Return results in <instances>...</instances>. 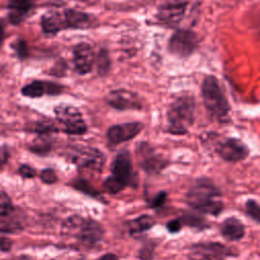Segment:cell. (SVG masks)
Segmentation results:
<instances>
[{
	"mask_svg": "<svg viewBox=\"0 0 260 260\" xmlns=\"http://www.w3.org/2000/svg\"><path fill=\"white\" fill-rule=\"evenodd\" d=\"M247 215L257 223H260V204L255 199H248L245 203Z\"/></svg>",
	"mask_w": 260,
	"mask_h": 260,
	"instance_id": "cell-27",
	"label": "cell"
},
{
	"mask_svg": "<svg viewBox=\"0 0 260 260\" xmlns=\"http://www.w3.org/2000/svg\"><path fill=\"white\" fill-rule=\"evenodd\" d=\"M13 210H14V206L12 204L11 198L6 192L1 191L0 192V217L11 215Z\"/></svg>",
	"mask_w": 260,
	"mask_h": 260,
	"instance_id": "cell-24",
	"label": "cell"
},
{
	"mask_svg": "<svg viewBox=\"0 0 260 260\" xmlns=\"http://www.w3.org/2000/svg\"><path fill=\"white\" fill-rule=\"evenodd\" d=\"M204 106L209 115L218 121H224L231 110L229 101L215 76H206L201 85Z\"/></svg>",
	"mask_w": 260,
	"mask_h": 260,
	"instance_id": "cell-4",
	"label": "cell"
},
{
	"mask_svg": "<svg viewBox=\"0 0 260 260\" xmlns=\"http://www.w3.org/2000/svg\"><path fill=\"white\" fill-rule=\"evenodd\" d=\"M64 16L68 28L84 29L88 27L91 22L89 15L74 9H66L64 11Z\"/></svg>",
	"mask_w": 260,
	"mask_h": 260,
	"instance_id": "cell-20",
	"label": "cell"
},
{
	"mask_svg": "<svg viewBox=\"0 0 260 260\" xmlns=\"http://www.w3.org/2000/svg\"><path fill=\"white\" fill-rule=\"evenodd\" d=\"M9 216L0 217V233L11 234V233H16L21 230L20 223L15 219L8 218Z\"/></svg>",
	"mask_w": 260,
	"mask_h": 260,
	"instance_id": "cell-26",
	"label": "cell"
},
{
	"mask_svg": "<svg viewBox=\"0 0 260 260\" xmlns=\"http://www.w3.org/2000/svg\"><path fill=\"white\" fill-rule=\"evenodd\" d=\"M219 231L221 236L224 239L234 242V241H239L244 237L245 225L239 218L235 216H230V217H226L220 223Z\"/></svg>",
	"mask_w": 260,
	"mask_h": 260,
	"instance_id": "cell-19",
	"label": "cell"
},
{
	"mask_svg": "<svg viewBox=\"0 0 260 260\" xmlns=\"http://www.w3.org/2000/svg\"><path fill=\"white\" fill-rule=\"evenodd\" d=\"M18 174L22 177V178H26V179H31L35 178L37 176V172L34 168H31L28 165H21L18 168Z\"/></svg>",
	"mask_w": 260,
	"mask_h": 260,
	"instance_id": "cell-34",
	"label": "cell"
},
{
	"mask_svg": "<svg viewBox=\"0 0 260 260\" xmlns=\"http://www.w3.org/2000/svg\"><path fill=\"white\" fill-rule=\"evenodd\" d=\"M63 234L73 235L84 248H91L104 237L103 225L94 219L73 215L63 223Z\"/></svg>",
	"mask_w": 260,
	"mask_h": 260,
	"instance_id": "cell-3",
	"label": "cell"
},
{
	"mask_svg": "<svg viewBox=\"0 0 260 260\" xmlns=\"http://www.w3.org/2000/svg\"><path fill=\"white\" fill-rule=\"evenodd\" d=\"M39 0H8V19L12 24L22 22L34 9Z\"/></svg>",
	"mask_w": 260,
	"mask_h": 260,
	"instance_id": "cell-17",
	"label": "cell"
},
{
	"mask_svg": "<svg viewBox=\"0 0 260 260\" xmlns=\"http://www.w3.org/2000/svg\"><path fill=\"white\" fill-rule=\"evenodd\" d=\"M182 229V219H173L167 223V230L170 233H178Z\"/></svg>",
	"mask_w": 260,
	"mask_h": 260,
	"instance_id": "cell-35",
	"label": "cell"
},
{
	"mask_svg": "<svg viewBox=\"0 0 260 260\" xmlns=\"http://www.w3.org/2000/svg\"><path fill=\"white\" fill-rule=\"evenodd\" d=\"M72 186L75 189H77L83 193H86L88 195H91V196H96L99 194V192L95 191L91 185H89L86 181L81 180V179L74 180V182L72 183Z\"/></svg>",
	"mask_w": 260,
	"mask_h": 260,
	"instance_id": "cell-29",
	"label": "cell"
},
{
	"mask_svg": "<svg viewBox=\"0 0 260 260\" xmlns=\"http://www.w3.org/2000/svg\"><path fill=\"white\" fill-rule=\"evenodd\" d=\"M96 66H98V72L100 75L105 76L109 72L111 62H110V57L109 53L107 50H101L96 59Z\"/></svg>",
	"mask_w": 260,
	"mask_h": 260,
	"instance_id": "cell-23",
	"label": "cell"
},
{
	"mask_svg": "<svg viewBox=\"0 0 260 260\" xmlns=\"http://www.w3.org/2000/svg\"><path fill=\"white\" fill-rule=\"evenodd\" d=\"M95 60L94 51L87 43H79L73 49V64L78 74L84 75L92 70Z\"/></svg>",
	"mask_w": 260,
	"mask_h": 260,
	"instance_id": "cell-13",
	"label": "cell"
},
{
	"mask_svg": "<svg viewBox=\"0 0 260 260\" xmlns=\"http://www.w3.org/2000/svg\"><path fill=\"white\" fill-rule=\"evenodd\" d=\"M5 260H31V258L29 256L20 255V256H15V257H12L10 259H5Z\"/></svg>",
	"mask_w": 260,
	"mask_h": 260,
	"instance_id": "cell-40",
	"label": "cell"
},
{
	"mask_svg": "<svg viewBox=\"0 0 260 260\" xmlns=\"http://www.w3.org/2000/svg\"><path fill=\"white\" fill-rule=\"evenodd\" d=\"M57 120L63 125V131L69 135H81L87 127L80 111L71 105H59L54 110Z\"/></svg>",
	"mask_w": 260,
	"mask_h": 260,
	"instance_id": "cell-5",
	"label": "cell"
},
{
	"mask_svg": "<svg viewBox=\"0 0 260 260\" xmlns=\"http://www.w3.org/2000/svg\"><path fill=\"white\" fill-rule=\"evenodd\" d=\"M104 187L108 192H110L112 194H117V193L121 192L126 186L122 182H120L119 180L114 178L113 176H110L105 180Z\"/></svg>",
	"mask_w": 260,
	"mask_h": 260,
	"instance_id": "cell-28",
	"label": "cell"
},
{
	"mask_svg": "<svg viewBox=\"0 0 260 260\" xmlns=\"http://www.w3.org/2000/svg\"><path fill=\"white\" fill-rule=\"evenodd\" d=\"M50 260H56V259H50Z\"/></svg>",
	"mask_w": 260,
	"mask_h": 260,
	"instance_id": "cell-41",
	"label": "cell"
},
{
	"mask_svg": "<svg viewBox=\"0 0 260 260\" xmlns=\"http://www.w3.org/2000/svg\"><path fill=\"white\" fill-rule=\"evenodd\" d=\"M195 102L192 95L183 94L178 96L170 106L168 118V131L175 135L187 133L194 122Z\"/></svg>",
	"mask_w": 260,
	"mask_h": 260,
	"instance_id": "cell-2",
	"label": "cell"
},
{
	"mask_svg": "<svg viewBox=\"0 0 260 260\" xmlns=\"http://www.w3.org/2000/svg\"><path fill=\"white\" fill-rule=\"evenodd\" d=\"M62 85L42 80H34L21 88V94L27 98H41L44 94L56 95L62 92Z\"/></svg>",
	"mask_w": 260,
	"mask_h": 260,
	"instance_id": "cell-16",
	"label": "cell"
},
{
	"mask_svg": "<svg viewBox=\"0 0 260 260\" xmlns=\"http://www.w3.org/2000/svg\"><path fill=\"white\" fill-rule=\"evenodd\" d=\"M231 256L232 250L218 242H200L188 248L190 260H226Z\"/></svg>",
	"mask_w": 260,
	"mask_h": 260,
	"instance_id": "cell-6",
	"label": "cell"
},
{
	"mask_svg": "<svg viewBox=\"0 0 260 260\" xmlns=\"http://www.w3.org/2000/svg\"><path fill=\"white\" fill-rule=\"evenodd\" d=\"M106 102L109 106L119 111L138 110L141 108V103L136 93L124 88L110 91L106 96Z\"/></svg>",
	"mask_w": 260,
	"mask_h": 260,
	"instance_id": "cell-12",
	"label": "cell"
},
{
	"mask_svg": "<svg viewBox=\"0 0 260 260\" xmlns=\"http://www.w3.org/2000/svg\"><path fill=\"white\" fill-rule=\"evenodd\" d=\"M153 249L154 245L152 243H146L138 253V257L141 260H151L152 259V254H153Z\"/></svg>",
	"mask_w": 260,
	"mask_h": 260,
	"instance_id": "cell-31",
	"label": "cell"
},
{
	"mask_svg": "<svg viewBox=\"0 0 260 260\" xmlns=\"http://www.w3.org/2000/svg\"><path fill=\"white\" fill-rule=\"evenodd\" d=\"M136 152L140 167L148 174L159 173L168 165L167 159H165L146 142L139 143Z\"/></svg>",
	"mask_w": 260,
	"mask_h": 260,
	"instance_id": "cell-10",
	"label": "cell"
},
{
	"mask_svg": "<svg viewBox=\"0 0 260 260\" xmlns=\"http://www.w3.org/2000/svg\"><path fill=\"white\" fill-rule=\"evenodd\" d=\"M112 176L122 182L125 186L133 183V170L131 155L128 150H121L114 158L112 164Z\"/></svg>",
	"mask_w": 260,
	"mask_h": 260,
	"instance_id": "cell-14",
	"label": "cell"
},
{
	"mask_svg": "<svg viewBox=\"0 0 260 260\" xmlns=\"http://www.w3.org/2000/svg\"><path fill=\"white\" fill-rule=\"evenodd\" d=\"M167 193L165 191H160L158 192L152 199L151 201H149V206L152 207V208H158V207H161L166 201H167Z\"/></svg>",
	"mask_w": 260,
	"mask_h": 260,
	"instance_id": "cell-33",
	"label": "cell"
},
{
	"mask_svg": "<svg viewBox=\"0 0 260 260\" xmlns=\"http://www.w3.org/2000/svg\"><path fill=\"white\" fill-rule=\"evenodd\" d=\"M71 160L80 169H90L100 172L105 164V155L98 148L75 146L71 149Z\"/></svg>",
	"mask_w": 260,
	"mask_h": 260,
	"instance_id": "cell-8",
	"label": "cell"
},
{
	"mask_svg": "<svg viewBox=\"0 0 260 260\" xmlns=\"http://www.w3.org/2000/svg\"><path fill=\"white\" fill-rule=\"evenodd\" d=\"M4 27H5V24H4L3 20L0 19V46H1L2 42H3V40H4V34H5Z\"/></svg>",
	"mask_w": 260,
	"mask_h": 260,
	"instance_id": "cell-39",
	"label": "cell"
},
{
	"mask_svg": "<svg viewBox=\"0 0 260 260\" xmlns=\"http://www.w3.org/2000/svg\"><path fill=\"white\" fill-rule=\"evenodd\" d=\"M187 5V0H165L157 9V21L164 26H177L185 15Z\"/></svg>",
	"mask_w": 260,
	"mask_h": 260,
	"instance_id": "cell-7",
	"label": "cell"
},
{
	"mask_svg": "<svg viewBox=\"0 0 260 260\" xmlns=\"http://www.w3.org/2000/svg\"><path fill=\"white\" fill-rule=\"evenodd\" d=\"M9 158V150L6 145L0 146V169L7 162Z\"/></svg>",
	"mask_w": 260,
	"mask_h": 260,
	"instance_id": "cell-36",
	"label": "cell"
},
{
	"mask_svg": "<svg viewBox=\"0 0 260 260\" xmlns=\"http://www.w3.org/2000/svg\"><path fill=\"white\" fill-rule=\"evenodd\" d=\"M11 47L13 48V50L16 52L17 56L19 59H24L27 57L28 54V50H27V46L26 43L23 40H17L16 42H14Z\"/></svg>",
	"mask_w": 260,
	"mask_h": 260,
	"instance_id": "cell-30",
	"label": "cell"
},
{
	"mask_svg": "<svg viewBox=\"0 0 260 260\" xmlns=\"http://www.w3.org/2000/svg\"><path fill=\"white\" fill-rule=\"evenodd\" d=\"M187 204L194 210L209 214L218 215L223 209L221 193L219 189L208 179H198L186 195Z\"/></svg>",
	"mask_w": 260,
	"mask_h": 260,
	"instance_id": "cell-1",
	"label": "cell"
},
{
	"mask_svg": "<svg viewBox=\"0 0 260 260\" xmlns=\"http://www.w3.org/2000/svg\"><path fill=\"white\" fill-rule=\"evenodd\" d=\"M41 180L46 184H53L57 182V175L53 169H45L41 172Z\"/></svg>",
	"mask_w": 260,
	"mask_h": 260,
	"instance_id": "cell-32",
	"label": "cell"
},
{
	"mask_svg": "<svg viewBox=\"0 0 260 260\" xmlns=\"http://www.w3.org/2000/svg\"><path fill=\"white\" fill-rule=\"evenodd\" d=\"M196 35L189 29H177L169 41V51L179 57L191 55L197 46Z\"/></svg>",
	"mask_w": 260,
	"mask_h": 260,
	"instance_id": "cell-9",
	"label": "cell"
},
{
	"mask_svg": "<svg viewBox=\"0 0 260 260\" xmlns=\"http://www.w3.org/2000/svg\"><path fill=\"white\" fill-rule=\"evenodd\" d=\"M52 142L49 138V134H40L28 146L29 150L38 154H46L50 151Z\"/></svg>",
	"mask_w": 260,
	"mask_h": 260,
	"instance_id": "cell-22",
	"label": "cell"
},
{
	"mask_svg": "<svg viewBox=\"0 0 260 260\" xmlns=\"http://www.w3.org/2000/svg\"><path fill=\"white\" fill-rule=\"evenodd\" d=\"M155 223L152 216L148 214H142L129 222V231L131 235H137L145 231L150 230Z\"/></svg>",
	"mask_w": 260,
	"mask_h": 260,
	"instance_id": "cell-21",
	"label": "cell"
},
{
	"mask_svg": "<svg viewBox=\"0 0 260 260\" xmlns=\"http://www.w3.org/2000/svg\"><path fill=\"white\" fill-rule=\"evenodd\" d=\"M96 260H119V258L117 257V255L113 253H106L101 257H99Z\"/></svg>",
	"mask_w": 260,
	"mask_h": 260,
	"instance_id": "cell-38",
	"label": "cell"
},
{
	"mask_svg": "<svg viewBox=\"0 0 260 260\" xmlns=\"http://www.w3.org/2000/svg\"><path fill=\"white\" fill-rule=\"evenodd\" d=\"M41 25L46 35H56L60 30L68 28L64 13L58 11H49L43 14Z\"/></svg>",
	"mask_w": 260,
	"mask_h": 260,
	"instance_id": "cell-18",
	"label": "cell"
},
{
	"mask_svg": "<svg viewBox=\"0 0 260 260\" xmlns=\"http://www.w3.org/2000/svg\"><path fill=\"white\" fill-rule=\"evenodd\" d=\"M142 128L143 125L139 122L114 125L108 129L107 138L111 145H117L137 136Z\"/></svg>",
	"mask_w": 260,
	"mask_h": 260,
	"instance_id": "cell-15",
	"label": "cell"
},
{
	"mask_svg": "<svg viewBox=\"0 0 260 260\" xmlns=\"http://www.w3.org/2000/svg\"><path fill=\"white\" fill-rule=\"evenodd\" d=\"M58 129L56 128L55 124L50 119H42L37 121L32 126V131L40 134H49L51 132H55Z\"/></svg>",
	"mask_w": 260,
	"mask_h": 260,
	"instance_id": "cell-25",
	"label": "cell"
},
{
	"mask_svg": "<svg viewBox=\"0 0 260 260\" xmlns=\"http://www.w3.org/2000/svg\"><path fill=\"white\" fill-rule=\"evenodd\" d=\"M215 150L223 160L230 162L244 160L250 152L247 145L237 138H225L219 141Z\"/></svg>",
	"mask_w": 260,
	"mask_h": 260,
	"instance_id": "cell-11",
	"label": "cell"
},
{
	"mask_svg": "<svg viewBox=\"0 0 260 260\" xmlns=\"http://www.w3.org/2000/svg\"><path fill=\"white\" fill-rule=\"evenodd\" d=\"M12 247V241L7 237L0 238V250L3 252H7Z\"/></svg>",
	"mask_w": 260,
	"mask_h": 260,
	"instance_id": "cell-37",
	"label": "cell"
}]
</instances>
